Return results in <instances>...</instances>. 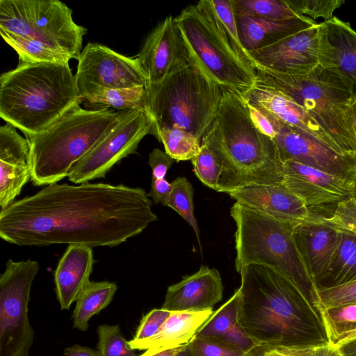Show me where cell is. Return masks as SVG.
Here are the masks:
<instances>
[{
  "instance_id": "obj_8",
  "label": "cell",
  "mask_w": 356,
  "mask_h": 356,
  "mask_svg": "<svg viewBox=\"0 0 356 356\" xmlns=\"http://www.w3.org/2000/svg\"><path fill=\"white\" fill-rule=\"evenodd\" d=\"M176 19L191 58L222 90L243 96L255 86V68L236 49L211 0L187 6Z\"/></svg>"
},
{
  "instance_id": "obj_4",
  "label": "cell",
  "mask_w": 356,
  "mask_h": 356,
  "mask_svg": "<svg viewBox=\"0 0 356 356\" xmlns=\"http://www.w3.org/2000/svg\"><path fill=\"white\" fill-rule=\"evenodd\" d=\"M81 103L69 63L19 62L0 76V117L26 138L46 130Z\"/></svg>"
},
{
  "instance_id": "obj_39",
  "label": "cell",
  "mask_w": 356,
  "mask_h": 356,
  "mask_svg": "<svg viewBox=\"0 0 356 356\" xmlns=\"http://www.w3.org/2000/svg\"><path fill=\"white\" fill-rule=\"evenodd\" d=\"M291 8L298 15L315 19L323 18L324 21L334 17V12L339 8L343 0H286Z\"/></svg>"
},
{
  "instance_id": "obj_18",
  "label": "cell",
  "mask_w": 356,
  "mask_h": 356,
  "mask_svg": "<svg viewBox=\"0 0 356 356\" xmlns=\"http://www.w3.org/2000/svg\"><path fill=\"white\" fill-rule=\"evenodd\" d=\"M319 65L344 81L356 100V31L334 16L318 25Z\"/></svg>"
},
{
  "instance_id": "obj_1",
  "label": "cell",
  "mask_w": 356,
  "mask_h": 356,
  "mask_svg": "<svg viewBox=\"0 0 356 356\" xmlns=\"http://www.w3.org/2000/svg\"><path fill=\"white\" fill-rule=\"evenodd\" d=\"M139 187L54 183L0 211V237L19 246L119 245L158 220Z\"/></svg>"
},
{
  "instance_id": "obj_53",
  "label": "cell",
  "mask_w": 356,
  "mask_h": 356,
  "mask_svg": "<svg viewBox=\"0 0 356 356\" xmlns=\"http://www.w3.org/2000/svg\"><path fill=\"white\" fill-rule=\"evenodd\" d=\"M356 337V330L351 332L350 333H348L345 334L343 337L341 338V339L334 346L338 345L339 343H343L345 341H347L350 339H352L353 338Z\"/></svg>"
},
{
  "instance_id": "obj_16",
  "label": "cell",
  "mask_w": 356,
  "mask_h": 356,
  "mask_svg": "<svg viewBox=\"0 0 356 356\" xmlns=\"http://www.w3.org/2000/svg\"><path fill=\"white\" fill-rule=\"evenodd\" d=\"M136 58L146 85L159 83L189 63L190 53L176 17L170 15L154 28Z\"/></svg>"
},
{
  "instance_id": "obj_3",
  "label": "cell",
  "mask_w": 356,
  "mask_h": 356,
  "mask_svg": "<svg viewBox=\"0 0 356 356\" xmlns=\"http://www.w3.org/2000/svg\"><path fill=\"white\" fill-rule=\"evenodd\" d=\"M218 159L222 174L218 192L250 185H282V162L273 138L252 121L243 97L222 90L216 118L202 138Z\"/></svg>"
},
{
  "instance_id": "obj_46",
  "label": "cell",
  "mask_w": 356,
  "mask_h": 356,
  "mask_svg": "<svg viewBox=\"0 0 356 356\" xmlns=\"http://www.w3.org/2000/svg\"><path fill=\"white\" fill-rule=\"evenodd\" d=\"M172 184L164 179H152L151 188L147 193L152 197L155 204H161L167 206L171 192Z\"/></svg>"
},
{
  "instance_id": "obj_12",
  "label": "cell",
  "mask_w": 356,
  "mask_h": 356,
  "mask_svg": "<svg viewBox=\"0 0 356 356\" xmlns=\"http://www.w3.org/2000/svg\"><path fill=\"white\" fill-rule=\"evenodd\" d=\"M154 121L149 112L127 110L119 122L84 157L71 168L68 179L76 184L104 178L122 159L136 152Z\"/></svg>"
},
{
  "instance_id": "obj_6",
  "label": "cell",
  "mask_w": 356,
  "mask_h": 356,
  "mask_svg": "<svg viewBox=\"0 0 356 356\" xmlns=\"http://www.w3.org/2000/svg\"><path fill=\"white\" fill-rule=\"evenodd\" d=\"M255 85L282 92L302 106L329 135L337 150L356 157L351 105L342 79L321 65L305 74H286L256 64Z\"/></svg>"
},
{
  "instance_id": "obj_15",
  "label": "cell",
  "mask_w": 356,
  "mask_h": 356,
  "mask_svg": "<svg viewBox=\"0 0 356 356\" xmlns=\"http://www.w3.org/2000/svg\"><path fill=\"white\" fill-rule=\"evenodd\" d=\"M273 140L282 162L293 160L356 185V157L339 152L283 122Z\"/></svg>"
},
{
  "instance_id": "obj_14",
  "label": "cell",
  "mask_w": 356,
  "mask_h": 356,
  "mask_svg": "<svg viewBox=\"0 0 356 356\" xmlns=\"http://www.w3.org/2000/svg\"><path fill=\"white\" fill-rule=\"evenodd\" d=\"M282 185L300 198L319 220L331 216L339 204L349 199L355 186L293 160L282 162Z\"/></svg>"
},
{
  "instance_id": "obj_47",
  "label": "cell",
  "mask_w": 356,
  "mask_h": 356,
  "mask_svg": "<svg viewBox=\"0 0 356 356\" xmlns=\"http://www.w3.org/2000/svg\"><path fill=\"white\" fill-rule=\"evenodd\" d=\"M300 350L266 345H256L247 353V356H295Z\"/></svg>"
},
{
  "instance_id": "obj_30",
  "label": "cell",
  "mask_w": 356,
  "mask_h": 356,
  "mask_svg": "<svg viewBox=\"0 0 356 356\" xmlns=\"http://www.w3.org/2000/svg\"><path fill=\"white\" fill-rule=\"evenodd\" d=\"M82 102L89 109L139 110L149 113L145 86L101 88L85 97Z\"/></svg>"
},
{
  "instance_id": "obj_54",
  "label": "cell",
  "mask_w": 356,
  "mask_h": 356,
  "mask_svg": "<svg viewBox=\"0 0 356 356\" xmlns=\"http://www.w3.org/2000/svg\"><path fill=\"white\" fill-rule=\"evenodd\" d=\"M351 114L353 124L356 135V100L353 101L351 105Z\"/></svg>"
},
{
  "instance_id": "obj_10",
  "label": "cell",
  "mask_w": 356,
  "mask_h": 356,
  "mask_svg": "<svg viewBox=\"0 0 356 356\" xmlns=\"http://www.w3.org/2000/svg\"><path fill=\"white\" fill-rule=\"evenodd\" d=\"M0 29L35 40L78 60L87 29L58 0H0Z\"/></svg>"
},
{
  "instance_id": "obj_2",
  "label": "cell",
  "mask_w": 356,
  "mask_h": 356,
  "mask_svg": "<svg viewBox=\"0 0 356 356\" xmlns=\"http://www.w3.org/2000/svg\"><path fill=\"white\" fill-rule=\"evenodd\" d=\"M238 273L237 320L255 344L304 350L330 343L319 309L290 278L259 264Z\"/></svg>"
},
{
  "instance_id": "obj_43",
  "label": "cell",
  "mask_w": 356,
  "mask_h": 356,
  "mask_svg": "<svg viewBox=\"0 0 356 356\" xmlns=\"http://www.w3.org/2000/svg\"><path fill=\"white\" fill-rule=\"evenodd\" d=\"M245 101L250 117L255 127L261 133L274 139L282 122L261 106L248 100Z\"/></svg>"
},
{
  "instance_id": "obj_23",
  "label": "cell",
  "mask_w": 356,
  "mask_h": 356,
  "mask_svg": "<svg viewBox=\"0 0 356 356\" xmlns=\"http://www.w3.org/2000/svg\"><path fill=\"white\" fill-rule=\"evenodd\" d=\"M293 237L299 254L315 283L332 259L338 243L339 232L323 220L303 222L296 225Z\"/></svg>"
},
{
  "instance_id": "obj_25",
  "label": "cell",
  "mask_w": 356,
  "mask_h": 356,
  "mask_svg": "<svg viewBox=\"0 0 356 356\" xmlns=\"http://www.w3.org/2000/svg\"><path fill=\"white\" fill-rule=\"evenodd\" d=\"M235 18L240 40L249 53L269 47L318 24L304 16L286 21H273L238 15H235Z\"/></svg>"
},
{
  "instance_id": "obj_48",
  "label": "cell",
  "mask_w": 356,
  "mask_h": 356,
  "mask_svg": "<svg viewBox=\"0 0 356 356\" xmlns=\"http://www.w3.org/2000/svg\"><path fill=\"white\" fill-rule=\"evenodd\" d=\"M296 356H341L337 347L332 344L298 350Z\"/></svg>"
},
{
  "instance_id": "obj_11",
  "label": "cell",
  "mask_w": 356,
  "mask_h": 356,
  "mask_svg": "<svg viewBox=\"0 0 356 356\" xmlns=\"http://www.w3.org/2000/svg\"><path fill=\"white\" fill-rule=\"evenodd\" d=\"M40 264L9 259L0 275V356H28L34 331L28 312L30 291Z\"/></svg>"
},
{
  "instance_id": "obj_35",
  "label": "cell",
  "mask_w": 356,
  "mask_h": 356,
  "mask_svg": "<svg viewBox=\"0 0 356 356\" xmlns=\"http://www.w3.org/2000/svg\"><path fill=\"white\" fill-rule=\"evenodd\" d=\"M168 207L177 212L194 229L200 243L197 222L194 216L193 188L191 182L184 177H178L172 182Z\"/></svg>"
},
{
  "instance_id": "obj_22",
  "label": "cell",
  "mask_w": 356,
  "mask_h": 356,
  "mask_svg": "<svg viewBox=\"0 0 356 356\" xmlns=\"http://www.w3.org/2000/svg\"><path fill=\"white\" fill-rule=\"evenodd\" d=\"M242 97L264 108L285 124L309 134L339 152L329 135L309 113L282 92L255 85Z\"/></svg>"
},
{
  "instance_id": "obj_55",
  "label": "cell",
  "mask_w": 356,
  "mask_h": 356,
  "mask_svg": "<svg viewBox=\"0 0 356 356\" xmlns=\"http://www.w3.org/2000/svg\"><path fill=\"white\" fill-rule=\"evenodd\" d=\"M245 356H247V353H246Z\"/></svg>"
},
{
  "instance_id": "obj_52",
  "label": "cell",
  "mask_w": 356,
  "mask_h": 356,
  "mask_svg": "<svg viewBox=\"0 0 356 356\" xmlns=\"http://www.w3.org/2000/svg\"><path fill=\"white\" fill-rule=\"evenodd\" d=\"M175 356H193L188 344L184 346Z\"/></svg>"
},
{
  "instance_id": "obj_5",
  "label": "cell",
  "mask_w": 356,
  "mask_h": 356,
  "mask_svg": "<svg viewBox=\"0 0 356 356\" xmlns=\"http://www.w3.org/2000/svg\"><path fill=\"white\" fill-rule=\"evenodd\" d=\"M127 111V110H126ZM126 111L85 109L77 105L30 143L31 181L36 186L58 183L119 122Z\"/></svg>"
},
{
  "instance_id": "obj_27",
  "label": "cell",
  "mask_w": 356,
  "mask_h": 356,
  "mask_svg": "<svg viewBox=\"0 0 356 356\" xmlns=\"http://www.w3.org/2000/svg\"><path fill=\"white\" fill-rule=\"evenodd\" d=\"M239 289L200 327L195 337H213L234 344L248 353L257 344L247 335L238 323Z\"/></svg>"
},
{
  "instance_id": "obj_49",
  "label": "cell",
  "mask_w": 356,
  "mask_h": 356,
  "mask_svg": "<svg viewBox=\"0 0 356 356\" xmlns=\"http://www.w3.org/2000/svg\"><path fill=\"white\" fill-rule=\"evenodd\" d=\"M63 356H100L97 350L76 344L64 350Z\"/></svg>"
},
{
  "instance_id": "obj_36",
  "label": "cell",
  "mask_w": 356,
  "mask_h": 356,
  "mask_svg": "<svg viewBox=\"0 0 356 356\" xmlns=\"http://www.w3.org/2000/svg\"><path fill=\"white\" fill-rule=\"evenodd\" d=\"M97 334V349L100 356H136L118 325H99Z\"/></svg>"
},
{
  "instance_id": "obj_17",
  "label": "cell",
  "mask_w": 356,
  "mask_h": 356,
  "mask_svg": "<svg viewBox=\"0 0 356 356\" xmlns=\"http://www.w3.org/2000/svg\"><path fill=\"white\" fill-rule=\"evenodd\" d=\"M318 25L250 54L256 64L268 69L286 74H308L319 65Z\"/></svg>"
},
{
  "instance_id": "obj_34",
  "label": "cell",
  "mask_w": 356,
  "mask_h": 356,
  "mask_svg": "<svg viewBox=\"0 0 356 356\" xmlns=\"http://www.w3.org/2000/svg\"><path fill=\"white\" fill-rule=\"evenodd\" d=\"M330 343L356 330V304L320 309Z\"/></svg>"
},
{
  "instance_id": "obj_51",
  "label": "cell",
  "mask_w": 356,
  "mask_h": 356,
  "mask_svg": "<svg viewBox=\"0 0 356 356\" xmlns=\"http://www.w3.org/2000/svg\"><path fill=\"white\" fill-rule=\"evenodd\" d=\"M182 347L170 349H148L139 356H175Z\"/></svg>"
},
{
  "instance_id": "obj_26",
  "label": "cell",
  "mask_w": 356,
  "mask_h": 356,
  "mask_svg": "<svg viewBox=\"0 0 356 356\" xmlns=\"http://www.w3.org/2000/svg\"><path fill=\"white\" fill-rule=\"evenodd\" d=\"M213 309L200 312H170L158 332L146 339L129 341L136 350L170 349L188 345L213 313Z\"/></svg>"
},
{
  "instance_id": "obj_44",
  "label": "cell",
  "mask_w": 356,
  "mask_h": 356,
  "mask_svg": "<svg viewBox=\"0 0 356 356\" xmlns=\"http://www.w3.org/2000/svg\"><path fill=\"white\" fill-rule=\"evenodd\" d=\"M170 314V311L162 308L151 310L143 317L133 339L143 340L156 334Z\"/></svg>"
},
{
  "instance_id": "obj_37",
  "label": "cell",
  "mask_w": 356,
  "mask_h": 356,
  "mask_svg": "<svg viewBox=\"0 0 356 356\" xmlns=\"http://www.w3.org/2000/svg\"><path fill=\"white\" fill-rule=\"evenodd\" d=\"M191 161L193 172L200 181L218 192L222 168L212 151L202 144L200 152Z\"/></svg>"
},
{
  "instance_id": "obj_29",
  "label": "cell",
  "mask_w": 356,
  "mask_h": 356,
  "mask_svg": "<svg viewBox=\"0 0 356 356\" xmlns=\"http://www.w3.org/2000/svg\"><path fill=\"white\" fill-rule=\"evenodd\" d=\"M117 289L115 282L90 281L75 301L72 314L74 328L86 331L90 318L110 304Z\"/></svg>"
},
{
  "instance_id": "obj_50",
  "label": "cell",
  "mask_w": 356,
  "mask_h": 356,
  "mask_svg": "<svg viewBox=\"0 0 356 356\" xmlns=\"http://www.w3.org/2000/svg\"><path fill=\"white\" fill-rule=\"evenodd\" d=\"M335 346L341 356H356V337Z\"/></svg>"
},
{
  "instance_id": "obj_13",
  "label": "cell",
  "mask_w": 356,
  "mask_h": 356,
  "mask_svg": "<svg viewBox=\"0 0 356 356\" xmlns=\"http://www.w3.org/2000/svg\"><path fill=\"white\" fill-rule=\"evenodd\" d=\"M75 75L83 99L101 88L146 86V80L136 57H129L97 42H89L82 49Z\"/></svg>"
},
{
  "instance_id": "obj_19",
  "label": "cell",
  "mask_w": 356,
  "mask_h": 356,
  "mask_svg": "<svg viewBox=\"0 0 356 356\" xmlns=\"http://www.w3.org/2000/svg\"><path fill=\"white\" fill-rule=\"evenodd\" d=\"M30 143L16 128L6 123L0 127V207L15 202L24 186L31 179Z\"/></svg>"
},
{
  "instance_id": "obj_7",
  "label": "cell",
  "mask_w": 356,
  "mask_h": 356,
  "mask_svg": "<svg viewBox=\"0 0 356 356\" xmlns=\"http://www.w3.org/2000/svg\"><path fill=\"white\" fill-rule=\"evenodd\" d=\"M230 215L236 226V271L250 264L272 267L290 278L318 309L316 286L293 237L298 222L276 218L237 202Z\"/></svg>"
},
{
  "instance_id": "obj_41",
  "label": "cell",
  "mask_w": 356,
  "mask_h": 356,
  "mask_svg": "<svg viewBox=\"0 0 356 356\" xmlns=\"http://www.w3.org/2000/svg\"><path fill=\"white\" fill-rule=\"evenodd\" d=\"M321 220L337 232L356 236V185L352 196L339 204L331 216Z\"/></svg>"
},
{
  "instance_id": "obj_31",
  "label": "cell",
  "mask_w": 356,
  "mask_h": 356,
  "mask_svg": "<svg viewBox=\"0 0 356 356\" xmlns=\"http://www.w3.org/2000/svg\"><path fill=\"white\" fill-rule=\"evenodd\" d=\"M3 40L18 54L21 63H67L72 58L35 40L0 29Z\"/></svg>"
},
{
  "instance_id": "obj_33",
  "label": "cell",
  "mask_w": 356,
  "mask_h": 356,
  "mask_svg": "<svg viewBox=\"0 0 356 356\" xmlns=\"http://www.w3.org/2000/svg\"><path fill=\"white\" fill-rule=\"evenodd\" d=\"M235 15H250L273 21L300 18L286 0H234Z\"/></svg>"
},
{
  "instance_id": "obj_9",
  "label": "cell",
  "mask_w": 356,
  "mask_h": 356,
  "mask_svg": "<svg viewBox=\"0 0 356 356\" xmlns=\"http://www.w3.org/2000/svg\"><path fill=\"white\" fill-rule=\"evenodd\" d=\"M145 88L155 137L161 129L178 125L202 141L222 96V89L191 58L180 70Z\"/></svg>"
},
{
  "instance_id": "obj_45",
  "label": "cell",
  "mask_w": 356,
  "mask_h": 356,
  "mask_svg": "<svg viewBox=\"0 0 356 356\" xmlns=\"http://www.w3.org/2000/svg\"><path fill=\"white\" fill-rule=\"evenodd\" d=\"M175 161L165 152L154 148L149 154L148 163L152 169V179H164L168 169Z\"/></svg>"
},
{
  "instance_id": "obj_24",
  "label": "cell",
  "mask_w": 356,
  "mask_h": 356,
  "mask_svg": "<svg viewBox=\"0 0 356 356\" xmlns=\"http://www.w3.org/2000/svg\"><path fill=\"white\" fill-rule=\"evenodd\" d=\"M95 262L92 248L68 245L54 271L55 291L61 309H69L90 281Z\"/></svg>"
},
{
  "instance_id": "obj_56",
  "label": "cell",
  "mask_w": 356,
  "mask_h": 356,
  "mask_svg": "<svg viewBox=\"0 0 356 356\" xmlns=\"http://www.w3.org/2000/svg\"><path fill=\"white\" fill-rule=\"evenodd\" d=\"M296 356V355H295Z\"/></svg>"
},
{
  "instance_id": "obj_42",
  "label": "cell",
  "mask_w": 356,
  "mask_h": 356,
  "mask_svg": "<svg viewBox=\"0 0 356 356\" xmlns=\"http://www.w3.org/2000/svg\"><path fill=\"white\" fill-rule=\"evenodd\" d=\"M318 309L356 304V280L325 289H317Z\"/></svg>"
},
{
  "instance_id": "obj_40",
  "label": "cell",
  "mask_w": 356,
  "mask_h": 356,
  "mask_svg": "<svg viewBox=\"0 0 356 356\" xmlns=\"http://www.w3.org/2000/svg\"><path fill=\"white\" fill-rule=\"evenodd\" d=\"M193 356H245L240 347L213 337H195L188 343Z\"/></svg>"
},
{
  "instance_id": "obj_38",
  "label": "cell",
  "mask_w": 356,
  "mask_h": 356,
  "mask_svg": "<svg viewBox=\"0 0 356 356\" xmlns=\"http://www.w3.org/2000/svg\"><path fill=\"white\" fill-rule=\"evenodd\" d=\"M211 1L236 49L245 61L255 68L256 63L250 53L245 49L239 38L234 10V0H211Z\"/></svg>"
},
{
  "instance_id": "obj_20",
  "label": "cell",
  "mask_w": 356,
  "mask_h": 356,
  "mask_svg": "<svg viewBox=\"0 0 356 356\" xmlns=\"http://www.w3.org/2000/svg\"><path fill=\"white\" fill-rule=\"evenodd\" d=\"M223 286L216 268L201 266L195 273L168 286L161 308L170 312L213 309L222 299Z\"/></svg>"
},
{
  "instance_id": "obj_21",
  "label": "cell",
  "mask_w": 356,
  "mask_h": 356,
  "mask_svg": "<svg viewBox=\"0 0 356 356\" xmlns=\"http://www.w3.org/2000/svg\"><path fill=\"white\" fill-rule=\"evenodd\" d=\"M237 202L276 218L297 222L320 221L284 186L250 185L229 192Z\"/></svg>"
},
{
  "instance_id": "obj_28",
  "label": "cell",
  "mask_w": 356,
  "mask_h": 356,
  "mask_svg": "<svg viewBox=\"0 0 356 356\" xmlns=\"http://www.w3.org/2000/svg\"><path fill=\"white\" fill-rule=\"evenodd\" d=\"M356 280V236L339 232L332 259L321 277L315 282L316 289L339 286Z\"/></svg>"
},
{
  "instance_id": "obj_32",
  "label": "cell",
  "mask_w": 356,
  "mask_h": 356,
  "mask_svg": "<svg viewBox=\"0 0 356 356\" xmlns=\"http://www.w3.org/2000/svg\"><path fill=\"white\" fill-rule=\"evenodd\" d=\"M156 138L163 143L165 152L177 162L191 160L202 146L201 140L178 125L161 129Z\"/></svg>"
}]
</instances>
